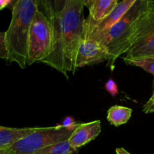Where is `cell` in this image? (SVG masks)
<instances>
[{
    "label": "cell",
    "mask_w": 154,
    "mask_h": 154,
    "mask_svg": "<svg viewBox=\"0 0 154 154\" xmlns=\"http://www.w3.org/2000/svg\"><path fill=\"white\" fill-rule=\"evenodd\" d=\"M83 0L39 1V8L50 23L52 36L51 51L42 62L68 78L75 73L79 47L83 40Z\"/></svg>",
    "instance_id": "obj_1"
},
{
    "label": "cell",
    "mask_w": 154,
    "mask_h": 154,
    "mask_svg": "<svg viewBox=\"0 0 154 154\" xmlns=\"http://www.w3.org/2000/svg\"><path fill=\"white\" fill-rule=\"evenodd\" d=\"M12 16L5 32V44L8 63H15L25 69L28 60L30 28L39 8L36 0H18L11 4Z\"/></svg>",
    "instance_id": "obj_2"
},
{
    "label": "cell",
    "mask_w": 154,
    "mask_h": 154,
    "mask_svg": "<svg viewBox=\"0 0 154 154\" xmlns=\"http://www.w3.org/2000/svg\"><path fill=\"white\" fill-rule=\"evenodd\" d=\"M149 0H136L124 16L110 29L95 41L99 42L110 54L107 66L113 70L116 60L125 54L134 44L136 33L148 6Z\"/></svg>",
    "instance_id": "obj_3"
},
{
    "label": "cell",
    "mask_w": 154,
    "mask_h": 154,
    "mask_svg": "<svg viewBox=\"0 0 154 154\" xmlns=\"http://www.w3.org/2000/svg\"><path fill=\"white\" fill-rule=\"evenodd\" d=\"M75 129L63 125L36 127L31 133L12 144L11 148L14 154H34L48 146L67 141Z\"/></svg>",
    "instance_id": "obj_4"
},
{
    "label": "cell",
    "mask_w": 154,
    "mask_h": 154,
    "mask_svg": "<svg viewBox=\"0 0 154 154\" xmlns=\"http://www.w3.org/2000/svg\"><path fill=\"white\" fill-rule=\"evenodd\" d=\"M52 36L50 23L45 14L38 8L30 28L27 66L42 63L50 54Z\"/></svg>",
    "instance_id": "obj_5"
},
{
    "label": "cell",
    "mask_w": 154,
    "mask_h": 154,
    "mask_svg": "<svg viewBox=\"0 0 154 154\" xmlns=\"http://www.w3.org/2000/svg\"><path fill=\"white\" fill-rule=\"evenodd\" d=\"M154 51V0H149L148 6L136 33L134 44L124 58L146 57Z\"/></svg>",
    "instance_id": "obj_6"
},
{
    "label": "cell",
    "mask_w": 154,
    "mask_h": 154,
    "mask_svg": "<svg viewBox=\"0 0 154 154\" xmlns=\"http://www.w3.org/2000/svg\"><path fill=\"white\" fill-rule=\"evenodd\" d=\"M85 6L88 9V16L85 18L83 24V39L88 38L92 30L99 24L112 11L119 1L117 0H87Z\"/></svg>",
    "instance_id": "obj_7"
},
{
    "label": "cell",
    "mask_w": 154,
    "mask_h": 154,
    "mask_svg": "<svg viewBox=\"0 0 154 154\" xmlns=\"http://www.w3.org/2000/svg\"><path fill=\"white\" fill-rule=\"evenodd\" d=\"M110 54L98 42L91 39H83L79 47L75 60V69L108 62Z\"/></svg>",
    "instance_id": "obj_8"
},
{
    "label": "cell",
    "mask_w": 154,
    "mask_h": 154,
    "mask_svg": "<svg viewBox=\"0 0 154 154\" xmlns=\"http://www.w3.org/2000/svg\"><path fill=\"white\" fill-rule=\"evenodd\" d=\"M101 132V122L97 120L85 123H78L76 128L68 139L71 147L75 150L86 145L95 140Z\"/></svg>",
    "instance_id": "obj_9"
},
{
    "label": "cell",
    "mask_w": 154,
    "mask_h": 154,
    "mask_svg": "<svg viewBox=\"0 0 154 154\" xmlns=\"http://www.w3.org/2000/svg\"><path fill=\"white\" fill-rule=\"evenodd\" d=\"M135 1L136 0H122L119 2L113 10L94 28L88 38L86 39L94 40L108 31L124 16V14L134 5Z\"/></svg>",
    "instance_id": "obj_10"
},
{
    "label": "cell",
    "mask_w": 154,
    "mask_h": 154,
    "mask_svg": "<svg viewBox=\"0 0 154 154\" xmlns=\"http://www.w3.org/2000/svg\"><path fill=\"white\" fill-rule=\"evenodd\" d=\"M36 127L10 128L0 126V148L11 147L16 141L31 133Z\"/></svg>",
    "instance_id": "obj_11"
},
{
    "label": "cell",
    "mask_w": 154,
    "mask_h": 154,
    "mask_svg": "<svg viewBox=\"0 0 154 154\" xmlns=\"http://www.w3.org/2000/svg\"><path fill=\"white\" fill-rule=\"evenodd\" d=\"M132 114V109L128 107L114 105L107 111V120L113 126L118 127L126 124Z\"/></svg>",
    "instance_id": "obj_12"
},
{
    "label": "cell",
    "mask_w": 154,
    "mask_h": 154,
    "mask_svg": "<svg viewBox=\"0 0 154 154\" xmlns=\"http://www.w3.org/2000/svg\"><path fill=\"white\" fill-rule=\"evenodd\" d=\"M77 153H78V150L72 148L67 140V141L45 147L34 154H76Z\"/></svg>",
    "instance_id": "obj_13"
},
{
    "label": "cell",
    "mask_w": 154,
    "mask_h": 154,
    "mask_svg": "<svg viewBox=\"0 0 154 154\" xmlns=\"http://www.w3.org/2000/svg\"><path fill=\"white\" fill-rule=\"evenodd\" d=\"M124 62L126 64L141 68L146 72L154 75V57H141L137 58L126 59L123 58Z\"/></svg>",
    "instance_id": "obj_14"
},
{
    "label": "cell",
    "mask_w": 154,
    "mask_h": 154,
    "mask_svg": "<svg viewBox=\"0 0 154 154\" xmlns=\"http://www.w3.org/2000/svg\"><path fill=\"white\" fill-rule=\"evenodd\" d=\"M0 59L7 60L8 51L5 44V32H0Z\"/></svg>",
    "instance_id": "obj_15"
},
{
    "label": "cell",
    "mask_w": 154,
    "mask_h": 154,
    "mask_svg": "<svg viewBox=\"0 0 154 154\" xmlns=\"http://www.w3.org/2000/svg\"><path fill=\"white\" fill-rule=\"evenodd\" d=\"M104 87H105V90L113 97H116V95L119 93V88H118L117 84H116V83L113 79H109L106 82Z\"/></svg>",
    "instance_id": "obj_16"
},
{
    "label": "cell",
    "mask_w": 154,
    "mask_h": 154,
    "mask_svg": "<svg viewBox=\"0 0 154 154\" xmlns=\"http://www.w3.org/2000/svg\"><path fill=\"white\" fill-rule=\"evenodd\" d=\"M61 125L66 128H69V129H75L78 123H75V120L72 117H67L63 120V123Z\"/></svg>",
    "instance_id": "obj_17"
},
{
    "label": "cell",
    "mask_w": 154,
    "mask_h": 154,
    "mask_svg": "<svg viewBox=\"0 0 154 154\" xmlns=\"http://www.w3.org/2000/svg\"><path fill=\"white\" fill-rule=\"evenodd\" d=\"M154 105V92L153 93H152V96H151L150 98H149V100L147 101V102H146V104H145L144 105H143V112H145V111H146L147 109H149L150 107L153 106Z\"/></svg>",
    "instance_id": "obj_18"
},
{
    "label": "cell",
    "mask_w": 154,
    "mask_h": 154,
    "mask_svg": "<svg viewBox=\"0 0 154 154\" xmlns=\"http://www.w3.org/2000/svg\"><path fill=\"white\" fill-rule=\"evenodd\" d=\"M0 154H14L11 147H5V148H0Z\"/></svg>",
    "instance_id": "obj_19"
},
{
    "label": "cell",
    "mask_w": 154,
    "mask_h": 154,
    "mask_svg": "<svg viewBox=\"0 0 154 154\" xmlns=\"http://www.w3.org/2000/svg\"><path fill=\"white\" fill-rule=\"evenodd\" d=\"M116 154H131L128 151H127L125 149L122 148V147H119V148L116 149Z\"/></svg>",
    "instance_id": "obj_20"
},
{
    "label": "cell",
    "mask_w": 154,
    "mask_h": 154,
    "mask_svg": "<svg viewBox=\"0 0 154 154\" xmlns=\"http://www.w3.org/2000/svg\"><path fill=\"white\" fill-rule=\"evenodd\" d=\"M154 112V105L153 106L150 107V108H149V109L146 110V111H145V114H149V113H153Z\"/></svg>",
    "instance_id": "obj_21"
},
{
    "label": "cell",
    "mask_w": 154,
    "mask_h": 154,
    "mask_svg": "<svg viewBox=\"0 0 154 154\" xmlns=\"http://www.w3.org/2000/svg\"><path fill=\"white\" fill-rule=\"evenodd\" d=\"M146 57H154V51H153V52L151 53V54H149V55L146 56Z\"/></svg>",
    "instance_id": "obj_22"
}]
</instances>
